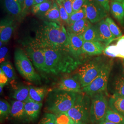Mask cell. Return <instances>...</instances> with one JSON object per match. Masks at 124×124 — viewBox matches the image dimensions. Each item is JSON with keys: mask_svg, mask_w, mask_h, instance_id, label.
I'll return each mask as SVG.
<instances>
[{"mask_svg": "<svg viewBox=\"0 0 124 124\" xmlns=\"http://www.w3.org/2000/svg\"><path fill=\"white\" fill-rule=\"evenodd\" d=\"M26 45L40 49H55L71 53L69 36L65 28L63 25L48 21H45L38 27L34 37L29 40Z\"/></svg>", "mask_w": 124, "mask_h": 124, "instance_id": "1", "label": "cell"}, {"mask_svg": "<svg viewBox=\"0 0 124 124\" xmlns=\"http://www.w3.org/2000/svg\"><path fill=\"white\" fill-rule=\"evenodd\" d=\"M46 58V73L58 75L70 73L82 64L70 53L55 49H42Z\"/></svg>", "mask_w": 124, "mask_h": 124, "instance_id": "2", "label": "cell"}, {"mask_svg": "<svg viewBox=\"0 0 124 124\" xmlns=\"http://www.w3.org/2000/svg\"><path fill=\"white\" fill-rule=\"evenodd\" d=\"M78 94L55 89L48 96L46 102L47 110L55 115L67 113L74 105Z\"/></svg>", "mask_w": 124, "mask_h": 124, "instance_id": "3", "label": "cell"}, {"mask_svg": "<svg viewBox=\"0 0 124 124\" xmlns=\"http://www.w3.org/2000/svg\"><path fill=\"white\" fill-rule=\"evenodd\" d=\"M91 97L85 93H78L75 103L67 114L75 123L91 124L90 115Z\"/></svg>", "mask_w": 124, "mask_h": 124, "instance_id": "4", "label": "cell"}, {"mask_svg": "<svg viewBox=\"0 0 124 124\" xmlns=\"http://www.w3.org/2000/svg\"><path fill=\"white\" fill-rule=\"evenodd\" d=\"M101 57L94 58L81 64L76 76L82 88L87 86L100 74L105 64Z\"/></svg>", "mask_w": 124, "mask_h": 124, "instance_id": "5", "label": "cell"}, {"mask_svg": "<svg viewBox=\"0 0 124 124\" xmlns=\"http://www.w3.org/2000/svg\"><path fill=\"white\" fill-rule=\"evenodd\" d=\"M14 58L16 67L23 78L31 82H40V76L36 72L29 58L23 50L16 49Z\"/></svg>", "mask_w": 124, "mask_h": 124, "instance_id": "6", "label": "cell"}, {"mask_svg": "<svg viewBox=\"0 0 124 124\" xmlns=\"http://www.w3.org/2000/svg\"><path fill=\"white\" fill-rule=\"evenodd\" d=\"M113 65L112 61L106 62L98 76L87 86L82 89V92L91 97L106 91Z\"/></svg>", "mask_w": 124, "mask_h": 124, "instance_id": "7", "label": "cell"}, {"mask_svg": "<svg viewBox=\"0 0 124 124\" xmlns=\"http://www.w3.org/2000/svg\"><path fill=\"white\" fill-rule=\"evenodd\" d=\"M108 102L103 92L91 97L90 119L91 124H97L104 120L108 109Z\"/></svg>", "mask_w": 124, "mask_h": 124, "instance_id": "8", "label": "cell"}, {"mask_svg": "<svg viewBox=\"0 0 124 124\" xmlns=\"http://www.w3.org/2000/svg\"><path fill=\"white\" fill-rule=\"evenodd\" d=\"M83 7L86 18L91 23H98L107 16V11L96 0H87Z\"/></svg>", "mask_w": 124, "mask_h": 124, "instance_id": "9", "label": "cell"}, {"mask_svg": "<svg viewBox=\"0 0 124 124\" xmlns=\"http://www.w3.org/2000/svg\"><path fill=\"white\" fill-rule=\"evenodd\" d=\"M24 52L38 70L46 73V58L43 49L26 45Z\"/></svg>", "mask_w": 124, "mask_h": 124, "instance_id": "10", "label": "cell"}, {"mask_svg": "<svg viewBox=\"0 0 124 124\" xmlns=\"http://www.w3.org/2000/svg\"><path fill=\"white\" fill-rule=\"evenodd\" d=\"M68 33L69 36L70 46L71 54L77 59L81 61V60L83 58V55H84L82 50L84 40L82 35L69 32Z\"/></svg>", "mask_w": 124, "mask_h": 124, "instance_id": "11", "label": "cell"}, {"mask_svg": "<svg viewBox=\"0 0 124 124\" xmlns=\"http://www.w3.org/2000/svg\"><path fill=\"white\" fill-rule=\"evenodd\" d=\"M80 81L76 76H67L62 78L57 85L58 90L76 93H82Z\"/></svg>", "mask_w": 124, "mask_h": 124, "instance_id": "12", "label": "cell"}, {"mask_svg": "<svg viewBox=\"0 0 124 124\" xmlns=\"http://www.w3.org/2000/svg\"><path fill=\"white\" fill-rule=\"evenodd\" d=\"M15 29L13 18L6 17L2 18L0 23V39L3 43H7L11 39Z\"/></svg>", "mask_w": 124, "mask_h": 124, "instance_id": "13", "label": "cell"}, {"mask_svg": "<svg viewBox=\"0 0 124 124\" xmlns=\"http://www.w3.org/2000/svg\"><path fill=\"white\" fill-rule=\"evenodd\" d=\"M96 26L98 31L99 41L102 43L106 47L116 39L112 34L105 19H102L98 23Z\"/></svg>", "mask_w": 124, "mask_h": 124, "instance_id": "14", "label": "cell"}, {"mask_svg": "<svg viewBox=\"0 0 124 124\" xmlns=\"http://www.w3.org/2000/svg\"><path fill=\"white\" fill-rule=\"evenodd\" d=\"M42 106V103L36 102L29 98L25 102L24 109L28 122L37 119Z\"/></svg>", "mask_w": 124, "mask_h": 124, "instance_id": "15", "label": "cell"}, {"mask_svg": "<svg viewBox=\"0 0 124 124\" xmlns=\"http://www.w3.org/2000/svg\"><path fill=\"white\" fill-rule=\"evenodd\" d=\"M103 53L109 57H119L124 59V36L118 39L116 44L106 46Z\"/></svg>", "mask_w": 124, "mask_h": 124, "instance_id": "16", "label": "cell"}, {"mask_svg": "<svg viewBox=\"0 0 124 124\" xmlns=\"http://www.w3.org/2000/svg\"><path fill=\"white\" fill-rule=\"evenodd\" d=\"M25 102L19 101H13L11 103L10 116L14 120L22 122H28L24 109Z\"/></svg>", "mask_w": 124, "mask_h": 124, "instance_id": "17", "label": "cell"}, {"mask_svg": "<svg viewBox=\"0 0 124 124\" xmlns=\"http://www.w3.org/2000/svg\"><path fill=\"white\" fill-rule=\"evenodd\" d=\"M105 47L106 46L100 41H84L82 50L84 54L93 56L102 54Z\"/></svg>", "mask_w": 124, "mask_h": 124, "instance_id": "18", "label": "cell"}, {"mask_svg": "<svg viewBox=\"0 0 124 124\" xmlns=\"http://www.w3.org/2000/svg\"><path fill=\"white\" fill-rule=\"evenodd\" d=\"M92 25L91 23L87 18H85L68 25L67 28V31L69 33L82 35Z\"/></svg>", "mask_w": 124, "mask_h": 124, "instance_id": "19", "label": "cell"}, {"mask_svg": "<svg viewBox=\"0 0 124 124\" xmlns=\"http://www.w3.org/2000/svg\"><path fill=\"white\" fill-rule=\"evenodd\" d=\"M5 8L10 15L19 19L22 18V8L18 0H4Z\"/></svg>", "mask_w": 124, "mask_h": 124, "instance_id": "20", "label": "cell"}, {"mask_svg": "<svg viewBox=\"0 0 124 124\" xmlns=\"http://www.w3.org/2000/svg\"><path fill=\"white\" fill-rule=\"evenodd\" d=\"M108 105L112 110L124 117V97L114 94L109 100Z\"/></svg>", "mask_w": 124, "mask_h": 124, "instance_id": "21", "label": "cell"}, {"mask_svg": "<svg viewBox=\"0 0 124 124\" xmlns=\"http://www.w3.org/2000/svg\"><path fill=\"white\" fill-rule=\"evenodd\" d=\"M48 21L57 23L60 25H63L62 22L59 8L56 1H54L51 8L42 15Z\"/></svg>", "mask_w": 124, "mask_h": 124, "instance_id": "22", "label": "cell"}, {"mask_svg": "<svg viewBox=\"0 0 124 124\" xmlns=\"http://www.w3.org/2000/svg\"><path fill=\"white\" fill-rule=\"evenodd\" d=\"M47 89L46 87H35L30 86V98L36 102H42L47 93Z\"/></svg>", "mask_w": 124, "mask_h": 124, "instance_id": "23", "label": "cell"}, {"mask_svg": "<svg viewBox=\"0 0 124 124\" xmlns=\"http://www.w3.org/2000/svg\"><path fill=\"white\" fill-rule=\"evenodd\" d=\"M111 11L115 19L121 23H124V7L122 3L112 1L111 3Z\"/></svg>", "mask_w": 124, "mask_h": 124, "instance_id": "24", "label": "cell"}, {"mask_svg": "<svg viewBox=\"0 0 124 124\" xmlns=\"http://www.w3.org/2000/svg\"><path fill=\"white\" fill-rule=\"evenodd\" d=\"M30 86L25 85H21L14 91L13 98L15 100L25 102L30 98Z\"/></svg>", "mask_w": 124, "mask_h": 124, "instance_id": "25", "label": "cell"}, {"mask_svg": "<svg viewBox=\"0 0 124 124\" xmlns=\"http://www.w3.org/2000/svg\"><path fill=\"white\" fill-rule=\"evenodd\" d=\"M114 95L124 97V75L117 76L113 83Z\"/></svg>", "mask_w": 124, "mask_h": 124, "instance_id": "26", "label": "cell"}, {"mask_svg": "<svg viewBox=\"0 0 124 124\" xmlns=\"http://www.w3.org/2000/svg\"><path fill=\"white\" fill-rule=\"evenodd\" d=\"M53 5V2L48 0L39 4L33 6L31 8V12L35 15H43L49 9L51 8Z\"/></svg>", "mask_w": 124, "mask_h": 124, "instance_id": "27", "label": "cell"}, {"mask_svg": "<svg viewBox=\"0 0 124 124\" xmlns=\"http://www.w3.org/2000/svg\"><path fill=\"white\" fill-rule=\"evenodd\" d=\"M105 120L115 124H124V116L110 108L107 111Z\"/></svg>", "mask_w": 124, "mask_h": 124, "instance_id": "28", "label": "cell"}, {"mask_svg": "<svg viewBox=\"0 0 124 124\" xmlns=\"http://www.w3.org/2000/svg\"><path fill=\"white\" fill-rule=\"evenodd\" d=\"M84 41H99L98 31L96 25H92L82 34Z\"/></svg>", "mask_w": 124, "mask_h": 124, "instance_id": "29", "label": "cell"}, {"mask_svg": "<svg viewBox=\"0 0 124 124\" xmlns=\"http://www.w3.org/2000/svg\"><path fill=\"white\" fill-rule=\"evenodd\" d=\"M11 105L6 100L1 99L0 101V118L2 122L10 115Z\"/></svg>", "mask_w": 124, "mask_h": 124, "instance_id": "30", "label": "cell"}, {"mask_svg": "<svg viewBox=\"0 0 124 124\" xmlns=\"http://www.w3.org/2000/svg\"><path fill=\"white\" fill-rule=\"evenodd\" d=\"M0 69L7 76L8 80H14L16 78L15 73L11 63L9 61H6L0 64Z\"/></svg>", "mask_w": 124, "mask_h": 124, "instance_id": "31", "label": "cell"}, {"mask_svg": "<svg viewBox=\"0 0 124 124\" xmlns=\"http://www.w3.org/2000/svg\"><path fill=\"white\" fill-rule=\"evenodd\" d=\"M86 18V14L85 12V9L84 7L82 8L81 9L75 12H73L70 16L69 24L67 26L71 25L73 23Z\"/></svg>", "mask_w": 124, "mask_h": 124, "instance_id": "32", "label": "cell"}, {"mask_svg": "<svg viewBox=\"0 0 124 124\" xmlns=\"http://www.w3.org/2000/svg\"><path fill=\"white\" fill-rule=\"evenodd\" d=\"M112 34L114 36L115 39H119L122 36V33L120 28L116 24L115 22L110 18L108 17L105 19Z\"/></svg>", "mask_w": 124, "mask_h": 124, "instance_id": "33", "label": "cell"}, {"mask_svg": "<svg viewBox=\"0 0 124 124\" xmlns=\"http://www.w3.org/2000/svg\"><path fill=\"white\" fill-rule=\"evenodd\" d=\"M56 124H75L74 121L67 113H62L56 115Z\"/></svg>", "mask_w": 124, "mask_h": 124, "instance_id": "34", "label": "cell"}, {"mask_svg": "<svg viewBox=\"0 0 124 124\" xmlns=\"http://www.w3.org/2000/svg\"><path fill=\"white\" fill-rule=\"evenodd\" d=\"M56 1L57 3L59 8V10L60 14V17L62 20V22L63 23L66 24L68 25L69 24V21L70 15L67 12L66 10L64 7H63L60 0H56Z\"/></svg>", "mask_w": 124, "mask_h": 124, "instance_id": "35", "label": "cell"}, {"mask_svg": "<svg viewBox=\"0 0 124 124\" xmlns=\"http://www.w3.org/2000/svg\"><path fill=\"white\" fill-rule=\"evenodd\" d=\"M38 124H56V115L51 113H45Z\"/></svg>", "mask_w": 124, "mask_h": 124, "instance_id": "36", "label": "cell"}, {"mask_svg": "<svg viewBox=\"0 0 124 124\" xmlns=\"http://www.w3.org/2000/svg\"><path fill=\"white\" fill-rule=\"evenodd\" d=\"M34 0H25L22 10V18H24L28 13L30 9L34 6Z\"/></svg>", "mask_w": 124, "mask_h": 124, "instance_id": "37", "label": "cell"}, {"mask_svg": "<svg viewBox=\"0 0 124 124\" xmlns=\"http://www.w3.org/2000/svg\"><path fill=\"white\" fill-rule=\"evenodd\" d=\"M67 12L70 16L73 13V3L74 0H60Z\"/></svg>", "mask_w": 124, "mask_h": 124, "instance_id": "38", "label": "cell"}, {"mask_svg": "<svg viewBox=\"0 0 124 124\" xmlns=\"http://www.w3.org/2000/svg\"><path fill=\"white\" fill-rule=\"evenodd\" d=\"M87 0H74L73 3V13L78 11L83 7Z\"/></svg>", "mask_w": 124, "mask_h": 124, "instance_id": "39", "label": "cell"}, {"mask_svg": "<svg viewBox=\"0 0 124 124\" xmlns=\"http://www.w3.org/2000/svg\"><path fill=\"white\" fill-rule=\"evenodd\" d=\"M8 53V48L6 46H1L0 49V63L6 62V57Z\"/></svg>", "mask_w": 124, "mask_h": 124, "instance_id": "40", "label": "cell"}, {"mask_svg": "<svg viewBox=\"0 0 124 124\" xmlns=\"http://www.w3.org/2000/svg\"><path fill=\"white\" fill-rule=\"evenodd\" d=\"M8 78L6 75L3 71L0 69V85L4 86L7 84Z\"/></svg>", "mask_w": 124, "mask_h": 124, "instance_id": "41", "label": "cell"}, {"mask_svg": "<svg viewBox=\"0 0 124 124\" xmlns=\"http://www.w3.org/2000/svg\"><path fill=\"white\" fill-rule=\"evenodd\" d=\"M99 3L102 5L107 12L110 10L109 0H96Z\"/></svg>", "mask_w": 124, "mask_h": 124, "instance_id": "42", "label": "cell"}, {"mask_svg": "<svg viewBox=\"0 0 124 124\" xmlns=\"http://www.w3.org/2000/svg\"><path fill=\"white\" fill-rule=\"evenodd\" d=\"M48 0H34V6L36 5L39 4Z\"/></svg>", "mask_w": 124, "mask_h": 124, "instance_id": "43", "label": "cell"}, {"mask_svg": "<svg viewBox=\"0 0 124 124\" xmlns=\"http://www.w3.org/2000/svg\"><path fill=\"white\" fill-rule=\"evenodd\" d=\"M115 124V123H112V122H109V121H107V120H103V121H102V122H99V123H98V124Z\"/></svg>", "mask_w": 124, "mask_h": 124, "instance_id": "44", "label": "cell"}, {"mask_svg": "<svg viewBox=\"0 0 124 124\" xmlns=\"http://www.w3.org/2000/svg\"><path fill=\"white\" fill-rule=\"evenodd\" d=\"M18 0L23 10V6H24V0Z\"/></svg>", "mask_w": 124, "mask_h": 124, "instance_id": "45", "label": "cell"}, {"mask_svg": "<svg viewBox=\"0 0 124 124\" xmlns=\"http://www.w3.org/2000/svg\"><path fill=\"white\" fill-rule=\"evenodd\" d=\"M112 1H118L121 3H122L124 2V0H112Z\"/></svg>", "mask_w": 124, "mask_h": 124, "instance_id": "46", "label": "cell"}, {"mask_svg": "<svg viewBox=\"0 0 124 124\" xmlns=\"http://www.w3.org/2000/svg\"><path fill=\"white\" fill-rule=\"evenodd\" d=\"M75 124H89L87 123H81V122H78V123H75Z\"/></svg>", "mask_w": 124, "mask_h": 124, "instance_id": "47", "label": "cell"}, {"mask_svg": "<svg viewBox=\"0 0 124 124\" xmlns=\"http://www.w3.org/2000/svg\"><path fill=\"white\" fill-rule=\"evenodd\" d=\"M123 5H124V2H123Z\"/></svg>", "mask_w": 124, "mask_h": 124, "instance_id": "48", "label": "cell"}, {"mask_svg": "<svg viewBox=\"0 0 124 124\" xmlns=\"http://www.w3.org/2000/svg\"><path fill=\"white\" fill-rule=\"evenodd\" d=\"M123 63H124V60L123 61Z\"/></svg>", "mask_w": 124, "mask_h": 124, "instance_id": "49", "label": "cell"}]
</instances>
